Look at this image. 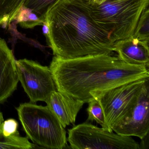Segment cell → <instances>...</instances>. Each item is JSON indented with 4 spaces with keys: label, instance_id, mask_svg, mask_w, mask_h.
<instances>
[{
    "label": "cell",
    "instance_id": "cell-1",
    "mask_svg": "<svg viewBox=\"0 0 149 149\" xmlns=\"http://www.w3.org/2000/svg\"><path fill=\"white\" fill-rule=\"evenodd\" d=\"M49 68L56 90L84 104L97 93L149 78V68L105 54L74 59L55 56Z\"/></svg>",
    "mask_w": 149,
    "mask_h": 149
},
{
    "label": "cell",
    "instance_id": "cell-2",
    "mask_svg": "<svg viewBox=\"0 0 149 149\" xmlns=\"http://www.w3.org/2000/svg\"><path fill=\"white\" fill-rule=\"evenodd\" d=\"M92 0H59L47 13L46 36L54 55L74 59L111 55L113 42L94 19Z\"/></svg>",
    "mask_w": 149,
    "mask_h": 149
},
{
    "label": "cell",
    "instance_id": "cell-3",
    "mask_svg": "<svg viewBox=\"0 0 149 149\" xmlns=\"http://www.w3.org/2000/svg\"><path fill=\"white\" fill-rule=\"evenodd\" d=\"M149 0H106L100 5L92 1V13L96 22L115 42L132 36Z\"/></svg>",
    "mask_w": 149,
    "mask_h": 149
},
{
    "label": "cell",
    "instance_id": "cell-4",
    "mask_svg": "<svg viewBox=\"0 0 149 149\" xmlns=\"http://www.w3.org/2000/svg\"><path fill=\"white\" fill-rule=\"evenodd\" d=\"M27 137L42 148L63 149L68 146L65 128L47 106L30 102L16 108Z\"/></svg>",
    "mask_w": 149,
    "mask_h": 149
},
{
    "label": "cell",
    "instance_id": "cell-5",
    "mask_svg": "<svg viewBox=\"0 0 149 149\" xmlns=\"http://www.w3.org/2000/svg\"><path fill=\"white\" fill-rule=\"evenodd\" d=\"M68 140L73 149H139L131 136L109 132L87 121L68 130Z\"/></svg>",
    "mask_w": 149,
    "mask_h": 149
},
{
    "label": "cell",
    "instance_id": "cell-6",
    "mask_svg": "<svg viewBox=\"0 0 149 149\" xmlns=\"http://www.w3.org/2000/svg\"><path fill=\"white\" fill-rule=\"evenodd\" d=\"M149 78L133 81L93 95L102 109L106 130L112 132V127L123 119L135 105L139 93Z\"/></svg>",
    "mask_w": 149,
    "mask_h": 149
},
{
    "label": "cell",
    "instance_id": "cell-7",
    "mask_svg": "<svg viewBox=\"0 0 149 149\" xmlns=\"http://www.w3.org/2000/svg\"><path fill=\"white\" fill-rule=\"evenodd\" d=\"M19 81L32 103L46 102L56 90L50 69L32 60L15 61Z\"/></svg>",
    "mask_w": 149,
    "mask_h": 149
},
{
    "label": "cell",
    "instance_id": "cell-8",
    "mask_svg": "<svg viewBox=\"0 0 149 149\" xmlns=\"http://www.w3.org/2000/svg\"><path fill=\"white\" fill-rule=\"evenodd\" d=\"M112 129L119 135L141 139L149 133V79L143 86L133 108Z\"/></svg>",
    "mask_w": 149,
    "mask_h": 149
},
{
    "label": "cell",
    "instance_id": "cell-9",
    "mask_svg": "<svg viewBox=\"0 0 149 149\" xmlns=\"http://www.w3.org/2000/svg\"><path fill=\"white\" fill-rule=\"evenodd\" d=\"M14 56L5 40L0 38V103L16 89L19 82Z\"/></svg>",
    "mask_w": 149,
    "mask_h": 149
},
{
    "label": "cell",
    "instance_id": "cell-10",
    "mask_svg": "<svg viewBox=\"0 0 149 149\" xmlns=\"http://www.w3.org/2000/svg\"><path fill=\"white\" fill-rule=\"evenodd\" d=\"M149 42L139 40L132 36L114 42L113 51L125 63L149 68Z\"/></svg>",
    "mask_w": 149,
    "mask_h": 149
},
{
    "label": "cell",
    "instance_id": "cell-11",
    "mask_svg": "<svg viewBox=\"0 0 149 149\" xmlns=\"http://www.w3.org/2000/svg\"><path fill=\"white\" fill-rule=\"evenodd\" d=\"M45 102L64 128L71 124L74 125L77 114L84 104L57 90L52 93Z\"/></svg>",
    "mask_w": 149,
    "mask_h": 149
},
{
    "label": "cell",
    "instance_id": "cell-12",
    "mask_svg": "<svg viewBox=\"0 0 149 149\" xmlns=\"http://www.w3.org/2000/svg\"><path fill=\"white\" fill-rule=\"evenodd\" d=\"M26 0H0V26L7 28L14 20Z\"/></svg>",
    "mask_w": 149,
    "mask_h": 149
},
{
    "label": "cell",
    "instance_id": "cell-13",
    "mask_svg": "<svg viewBox=\"0 0 149 149\" xmlns=\"http://www.w3.org/2000/svg\"><path fill=\"white\" fill-rule=\"evenodd\" d=\"M36 145L30 143L27 137L21 136L17 131L14 134L6 136L0 132V149H31Z\"/></svg>",
    "mask_w": 149,
    "mask_h": 149
},
{
    "label": "cell",
    "instance_id": "cell-14",
    "mask_svg": "<svg viewBox=\"0 0 149 149\" xmlns=\"http://www.w3.org/2000/svg\"><path fill=\"white\" fill-rule=\"evenodd\" d=\"M59 0H26L23 6L32 10L38 18L46 22L47 13Z\"/></svg>",
    "mask_w": 149,
    "mask_h": 149
},
{
    "label": "cell",
    "instance_id": "cell-15",
    "mask_svg": "<svg viewBox=\"0 0 149 149\" xmlns=\"http://www.w3.org/2000/svg\"><path fill=\"white\" fill-rule=\"evenodd\" d=\"M15 19L21 26L25 29H32L37 26H42L43 22L32 10L22 6Z\"/></svg>",
    "mask_w": 149,
    "mask_h": 149
},
{
    "label": "cell",
    "instance_id": "cell-16",
    "mask_svg": "<svg viewBox=\"0 0 149 149\" xmlns=\"http://www.w3.org/2000/svg\"><path fill=\"white\" fill-rule=\"evenodd\" d=\"M132 36L139 40L149 42V7L142 13Z\"/></svg>",
    "mask_w": 149,
    "mask_h": 149
},
{
    "label": "cell",
    "instance_id": "cell-17",
    "mask_svg": "<svg viewBox=\"0 0 149 149\" xmlns=\"http://www.w3.org/2000/svg\"><path fill=\"white\" fill-rule=\"evenodd\" d=\"M87 109L88 118L87 121L93 122L95 121L102 126V128L106 130L105 119L102 109L96 99H92L89 102Z\"/></svg>",
    "mask_w": 149,
    "mask_h": 149
},
{
    "label": "cell",
    "instance_id": "cell-18",
    "mask_svg": "<svg viewBox=\"0 0 149 149\" xmlns=\"http://www.w3.org/2000/svg\"><path fill=\"white\" fill-rule=\"evenodd\" d=\"M18 122L13 118L4 121L1 127L2 134L6 136L14 134L18 131Z\"/></svg>",
    "mask_w": 149,
    "mask_h": 149
},
{
    "label": "cell",
    "instance_id": "cell-19",
    "mask_svg": "<svg viewBox=\"0 0 149 149\" xmlns=\"http://www.w3.org/2000/svg\"><path fill=\"white\" fill-rule=\"evenodd\" d=\"M141 143L139 145V149H148L149 146V133L143 138L141 139Z\"/></svg>",
    "mask_w": 149,
    "mask_h": 149
},
{
    "label": "cell",
    "instance_id": "cell-20",
    "mask_svg": "<svg viewBox=\"0 0 149 149\" xmlns=\"http://www.w3.org/2000/svg\"><path fill=\"white\" fill-rule=\"evenodd\" d=\"M4 118H3V114L2 112L0 111V132L1 131V127H2V123L4 122Z\"/></svg>",
    "mask_w": 149,
    "mask_h": 149
},
{
    "label": "cell",
    "instance_id": "cell-21",
    "mask_svg": "<svg viewBox=\"0 0 149 149\" xmlns=\"http://www.w3.org/2000/svg\"><path fill=\"white\" fill-rule=\"evenodd\" d=\"M106 1V0H92L93 2L97 5H100Z\"/></svg>",
    "mask_w": 149,
    "mask_h": 149
}]
</instances>
